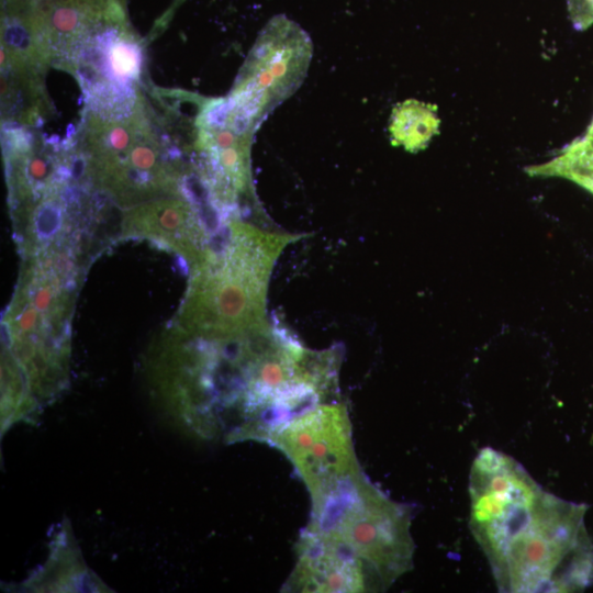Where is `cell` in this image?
<instances>
[{"label":"cell","mask_w":593,"mask_h":593,"mask_svg":"<svg viewBox=\"0 0 593 593\" xmlns=\"http://www.w3.org/2000/svg\"><path fill=\"white\" fill-rule=\"evenodd\" d=\"M469 495L470 529L501 592H575L593 583L586 505L546 491L492 447L473 460Z\"/></svg>","instance_id":"1"},{"label":"cell","mask_w":593,"mask_h":593,"mask_svg":"<svg viewBox=\"0 0 593 593\" xmlns=\"http://www.w3.org/2000/svg\"><path fill=\"white\" fill-rule=\"evenodd\" d=\"M301 238L303 234L268 230L240 217L227 220L189 268L186 293L169 325L205 338L268 332L272 270L283 250Z\"/></svg>","instance_id":"2"},{"label":"cell","mask_w":593,"mask_h":593,"mask_svg":"<svg viewBox=\"0 0 593 593\" xmlns=\"http://www.w3.org/2000/svg\"><path fill=\"white\" fill-rule=\"evenodd\" d=\"M155 111L146 93L130 113L101 118L82 112L70 136L97 191L120 209L163 198L183 197L190 169L188 142L174 133L171 115ZM184 198V197H183Z\"/></svg>","instance_id":"3"},{"label":"cell","mask_w":593,"mask_h":593,"mask_svg":"<svg viewBox=\"0 0 593 593\" xmlns=\"http://www.w3.org/2000/svg\"><path fill=\"white\" fill-rule=\"evenodd\" d=\"M311 500L303 532L358 566L373 592L412 569V506L391 500L361 469Z\"/></svg>","instance_id":"4"},{"label":"cell","mask_w":593,"mask_h":593,"mask_svg":"<svg viewBox=\"0 0 593 593\" xmlns=\"http://www.w3.org/2000/svg\"><path fill=\"white\" fill-rule=\"evenodd\" d=\"M313 55L307 33L284 15L272 18L251 47L233 89L231 111L257 130L302 85Z\"/></svg>","instance_id":"5"},{"label":"cell","mask_w":593,"mask_h":593,"mask_svg":"<svg viewBox=\"0 0 593 593\" xmlns=\"http://www.w3.org/2000/svg\"><path fill=\"white\" fill-rule=\"evenodd\" d=\"M58 68L78 81L85 111L121 116L134 110L145 92L144 40L131 21L113 24L85 41Z\"/></svg>","instance_id":"6"},{"label":"cell","mask_w":593,"mask_h":593,"mask_svg":"<svg viewBox=\"0 0 593 593\" xmlns=\"http://www.w3.org/2000/svg\"><path fill=\"white\" fill-rule=\"evenodd\" d=\"M267 444L290 460L311 497L361 469L348 410L337 400L318 403L291 417Z\"/></svg>","instance_id":"7"},{"label":"cell","mask_w":593,"mask_h":593,"mask_svg":"<svg viewBox=\"0 0 593 593\" xmlns=\"http://www.w3.org/2000/svg\"><path fill=\"white\" fill-rule=\"evenodd\" d=\"M225 223L216 210L183 197H163L122 210L119 240L147 239L175 253L190 268L204 254L212 235Z\"/></svg>","instance_id":"8"},{"label":"cell","mask_w":593,"mask_h":593,"mask_svg":"<svg viewBox=\"0 0 593 593\" xmlns=\"http://www.w3.org/2000/svg\"><path fill=\"white\" fill-rule=\"evenodd\" d=\"M529 176L568 179L593 194V118L585 132L549 161L526 168Z\"/></svg>","instance_id":"9"},{"label":"cell","mask_w":593,"mask_h":593,"mask_svg":"<svg viewBox=\"0 0 593 593\" xmlns=\"http://www.w3.org/2000/svg\"><path fill=\"white\" fill-rule=\"evenodd\" d=\"M438 127L439 119L434 107L417 100H406L393 108L389 133L393 145L415 153L427 146Z\"/></svg>","instance_id":"10"},{"label":"cell","mask_w":593,"mask_h":593,"mask_svg":"<svg viewBox=\"0 0 593 593\" xmlns=\"http://www.w3.org/2000/svg\"><path fill=\"white\" fill-rule=\"evenodd\" d=\"M568 10L577 30L583 31L593 24V0H568Z\"/></svg>","instance_id":"11"}]
</instances>
